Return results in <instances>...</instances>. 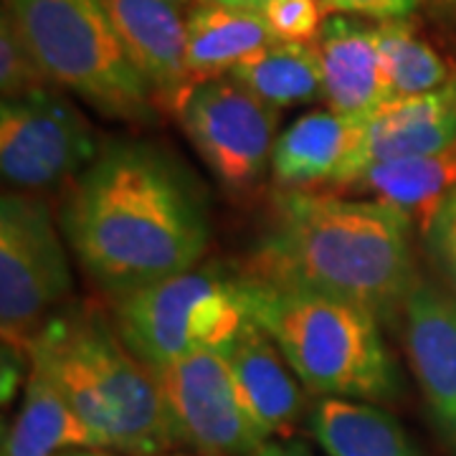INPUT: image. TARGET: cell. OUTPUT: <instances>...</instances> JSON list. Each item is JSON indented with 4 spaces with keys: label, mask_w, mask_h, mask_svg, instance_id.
<instances>
[{
    "label": "cell",
    "mask_w": 456,
    "mask_h": 456,
    "mask_svg": "<svg viewBox=\"0 0 456 456\" xmlns=\"http://www.w3.org/2000/svg\"><path fill=\"white\" fill-rule=\"evenodd\" d=\"M61 231L114 302L196 269L211 241L206 196L191 170L142 140L104 142L66 193Z\"/></svg>",
    "instance_id": "6da1fadb"
},
{
    "label": "cell",
    "mask_w": 456,
    "mask_h": 456,
    "mask_svg": "<svg viewBox=\"0 0 456 456\" xmlns=\"http://www.w3.org/2000/svg\"><path fill=\"white\" fill-rule=\"evenodd\" d=\"M411 226L408 213L370 198L281 188L244 274L340 297L395 327L419 284Z\"/></svg>",
    "instance_id": "7a4b0ae2"
},
{
    "label": "cell",
    "mask_w": 456,
    "mask_h": 456,
    "mask_svg": "<svg viewBox=\"0 0 456 456\" xmlns=\"http://www.w3.org/2000/svg\"><path fill=\"white\" fill-rule=\"evenodd\" d=\"M92 431L97 449L167 456L178 446L155 370L99 307H64L28 347Z\"/></svg>",
    "instance_id": "3957f363"
},
{
    "label": "cell",
    "mask_w": 456,
    "mask_h": 456,
    "mask_svg": "<svg viewBox=\"0 0 456 456\" xmlns=\"http://www.w3.org/2000/svg\"><path fill=\"white\" fill-rule=\"evenodd\" d=\"M246 314L277 342L299 383L317 398L386 403L401 378L380 322L340 297L239 274Z\"/></svg>",
    "instance_id": "277c9868"
},
{
    "label": "cell",
    "mask_w": 456,
    "mask_h": 456,
    "mask_svg": "<svg viewBox=\"0 0 456 456\" xmlns=\"http://www.w3.org/2000/svg\"><path fill=\"white\" fill-rule=\"evenodd\" d=\"M46 77L107 119L152 125L160 104L114 31L104 0H3Z\"/></svg>",
    "instance_id": "5b68a950"
},
{
    "label": "cell",
    "mask_w": 456,
    "mask_h": 456,
    "mask_svg": "<svg viewBox=\"0 0 456 456\" xmlns=\"http://www.w3.org/2000/svg\"><path fill=\"white\" fill-rule=\"evenodd\" d=\"M246 317L236 277L198 266L127 294L114 307L119 335L152 370L196 350L224 347Z\"/></svg>",
    "instance_id": "8992f818"
},
{
    "label": "cell",
    "mask_w": 456,
    "mask_h": 456,
    "mask_svg": "<svg viewBox=\"0 0 456 456\" xmlns=\"http://www.w3.org/2000/svg\"><path fill=\"white\" fill-rule=\"evenodd\" d=\"M74 289L71 266L49 206L28 193L0 200V330L3 345L28 355L31 342Z\"/></svg>",
    "instance_id": "52a82bcc"
},
{
    "label": "cell",
    "mask_w": 456,
    "mask_h": 456,
    "mask_svg": "<svg viewBox=\"0 0 456 456\" xmlns=\"http://www.w3.org/2000/svg\"><path fill=\"white\" fill-rule=\"evenodd\" d=\"M200 160L228 191L254 188L279 140L277 107L266 104L231 74L191 79L170 104Z\"/></svg>",
    "instance_id": "ba28073f"
},
{
    "label": "cell",
    "mask_w": 456,
    "mask_h": 456,
    "mask_svg": "<svg viewBox=\"0 0 456 456\" xmlns=\"http://www.w3.org/2000/svg\"><path fill=\"white\" fill-rule=\"evenodd\" d=\"M102 147L94 125L56 84L0 104V173L18 193L77 180Z\"/></svg>",
    "instance_id": "9c48e42d"
},
{
    "label": "cell",
    "mask_w": 456,
    "mask_h": 456,
    "mask_svg": "<svg viewBox=\"0 0 456 456\" xmlns=\"http://www.w3.org/2000/svg\"><path fill=\"white\" fill-rule=\"evenodd\" d=\"M155 375L178 446L200 456H254L269 441L241 403L221 347L196 350Z\"/></svg>",
    "instance_id": "30bf717a"
},
{
    "label": "cell",
    "mask_w": 456,
    "mask_h": 456,
    "mask_svg": "<svg viewBox=\"0 0 456 456\" xmlns=\"http://www.w3.org/2000/svg\"><path fill=\"white\" fill-rule=\"evenodd\" d=\"M456 142V77L419 97L393 99L378 107L338 180L322 191L340 193L378 163L434 155Z\"/></svg>",
    "instance_id": "8fae6325"
},
{
    "label": "cell",
    "mask_w": 456,
    "mask_h": 456,
    "mask_svg": "<svg viewBox=\"0 0 456 456\" xmlns=\"http://www.w3.org/2000/svg\"><path fill=\"white\" fill-rule=\"evenodd\" d=\"M401 330L431 421L456 454V297L419 279L408 294Z\"/></svg>",
    "instance_id": "7c38bea8"
},
{
    "label": "cell",
    "mask_w": 456,
    "mask_h": 456,
    "mask_svg": "<svg viewBox=\"0 0 456 456\" xmlns=\"http://www.w3.org/2000/svg\"><path fill=\"white\" fill-rule=\"evenodd\" d=\"M241 403L266 439H289L305 416H310L307 388L277 342L251 317L224 347Z\"/></svg>",
    "instance_id": "4fadbf2b"
},
{
    "label": "cell",
    "mask_w": 456,
    "mask_h": 456,
    "mask_svg": "<svg viewBox=\"0 0 456 456\" xmlns=\"http://www.w3.org/2000/svg\"><path fill=\"white\" fill-rule=\"evenodd\" d=\"M114 31L158 104L170 110L191 84L185 64L188 16L196 0H104Z\"/></svg>",
    "instance_id": "5bb4252c"
},
{
    "label": "cell",
    "mask_w": 456,
    "mask_h": 456,
    "mask_svg": "<svg viewBox=\"0 0 456 456\" xmlns=\"http://www.w3.org/2000/svg\"><path fill=\"white\" fill-rule=\"evenodd\" d=\"M314 49L322 64L327 110L368 119L388 102V79L375 23L353 16H327L314 38Z\"/></svg>",
    "instance_id": "9a60e30c"
},
{
    "label": "cell",
    "mask_w": 456,
    "mask_h": 456,
    "mask_svg": "<svg viewBox=\"0 0 456 456\" xmlns=\"http://www.w3.org/2000/svg\"><path fill=\"white\" fill-rule=\"evenodd\" d=\"M365 119L317 110L299 117L279 134L272 175L284 191H317L332 185L353 155Z\"/></svg>",
    "instance_id": "2e32d148"
},
{
    "label": "cell",
    "mask_w": 456,
    "mask_h": 456,
    "mask_svg": "<svg viewBox=\"0 0 456 456\" xmlns=\"http://www.w3.org/2000/svg\"><path fill=\"white\" fill-rule=\"evenodd\" d=\"M69 449H97V441L49 370L31 362L23 401L3 439V456H59Z\"/></svg>",
    "instance_id": "e0dca14e"
},
{
    "label": "cell",
    "mask_w": 456,
    "mask_h": 456,
    "mask_svg": "<svg viewBox=\"0 0 456 456\" xmlns=\"http://www.w3.org/2000/svg\"><path fill=\"white\" fill-rule=\"evenodd\" d=\"M307 426L330 456H424L401 421L378 403L320 398Z\"/></svg>",
    "instance_id": "ac0fdd59"
},
{
    "label": "cell",
    "mask_w": 456,
    "mask_h": 456,
    "mask_svg": "<svg viewBox=\"0 0 456 456\" xmlns=\"http://www.w3.org/2000/svg\"><path fill=\"white\" fill-rule=\"evenodd\" d=\"M274 33L256 11L196 0L188 16L185 64L191 79L228 74L251 53L274 44Z\"/></svg>",
    "instance_id": "d6986e66"
},
{
    "label": "cell",
    "mask_w": 456,
    "mask_h": 456,
    "mask_svg": "<svg viewBox=\"0 0 456 456\" xmlns=\"http://www.w3.org/2000/svg\"><path fill=\"white\" fill-rule=\"evenodd\" d=\"M454 188L456 142L434 155L373 165L345 191L362 193L370 200L408 213L413 221H421V228H424L428 216L436 211V206Z\"/></svg>",
    "instance_id": "ffe728a7"
},
{
    "label": "cell",
    "mask_w": 456,
    "mask_h": 456,
    "mask_svg": "<svg viewBox=\"0 0 456 456\" xmlns=\"http://www.w3.org/2000/svg\"><path fill=\"white\" fill-rule=\"evenodd\" d=\"M228 74L277 110L325 99L322 64L314 44L274 41L233 66Z\"/></svg>",
    "instance_id": "44dd1931"
},
{
    "label": "cell",
    "mask_w": 456,
    "mask_h": 456,
    "mask_svg": "<svg viewBox=\"0 0 456 456\" xmlns=\"http://www.w3.org/2000/svg\"><path fill=\"white\" fill-rule=\"evenodd\" d=\"M375 28L388 79V102L434 92L456 77L439 51L416 33L411 18L375 23Z\"/></svg>",
    "instance_id": "7402d4cb"
},
{
    "label": "cell",
    "mask_w": 456,
    "mask_h": 456,
    "mask_svg": "<svg viewBox=\"0 0 456 456\" xmlns=\"http://www.w3.org/2000/svg\"><path fill=\"white\" fill-rule=\"evenodd\" d=\"M41 61L36 59L23 33L18 31L13 16L3 8L0 16V92L3 99L31 94L36 89L51 86Z\"/></svg>",
    "instance_id": "603a6c76"
},
{
    "label": "cell",
    "mask_w": 456,
    "mask_h": 456,
    "mask_svg": "<svg viewBox=\"0 0 456 456\" xmlns=\"http://www.w3.org/2000/svg\"><path fill=\"white\" fill-rule=\"evenodd\" d=\"M261 16L277 41L314 44L325 23L322 0H272Z\"/></svg>",
    "instance_id": "cb8c5ba5"
},
{
    "label": "cell",
    "mask_w": 456,
    "mask_h": 456,
    "mask_svg": "<svg viewBox=\"0 0 456 456\" xmlns=\"http://www.w3.org/2000/svg\"><path fill=\"white\" fill-rule=\"evenodd\" d=\"M424 241L444 277L456 287V188L424 224Z\"/></svg>",
    "instance_id": "d4e9b609"
},
{
    "label": "cell",
    "mask_w": 456,
    "mask_h": 456,
    "mask_svg": "<svg viewBox=\"0 0 456 456\" xmlns=\"http://www.w3.org/2000/svg\"><path fill=\"white\" fill-rule=\"evenodd\" d=\"M421 0H322L325 16H353L370 23L408 20Z\"/></svg>",
    "instance_id": "484cf974"
},
{
    "label": "cell",
    "mask_w": 456,
    "mask_h": 456,
    "mask_svg": "<svg viewBox=\"0 0 456 456\" xmlns=\"http://www.w3.org/2000/svg\"><path fill=\"white\" fill-rule=\"evenodd\" d=\"M254 456H312V452L302 441L269 439Z\"/></svg>",
    "instance_id": "4316f807"
},
{
    "label": "cell",
    "mask_w": 456,
    "mask_h": 456,
    "mask_svg": "<svg viewBox=\"0 0 456 456\" xmlns=\"http://www.w3.org/2000/svg\"><path fill=\"white\" fill-rule=\"evenodd\" d=\"M200 3H218V5H228V8H241V11L261 13L272 0H200Z\"/></svg>",
    "instance_id": "83f0119b"
},
{
    "label": "cell",
    "mask_w": 456,
    "mask_h": 456,
    "mask_svg": "<svg viewBox=\"0 0 456 456\" xmlns=\"http://www.w3.org/2000/svg\"><path fill=\"white\" fill-rule=\"evenodd\" d=\"M421 5H428L436 16L456 18V0H421Z\"/></svg>",
    "instance_id": "f1b7e54d"
},
{
    "label": "cell",
    "mask_w": 456,
    "mask_h": 456,
    "mask_svg": "<svg viewBox=\"0 0 456 456\" xmlns=\"http://www.w3.org/2000/svg\"><path fill=\"white\" fill-rule=\"evenodd\" d=\"M59 456H125V454H110L104 449H69V452H61Z\"/></svg>",
    "instance_id": "f546056e"
},
{
    "label": "cell",
    "mask_w": 456,
    "mask_h": 456,
    "mask_svg": "<svg viewBox=\"0 0 456 456\" xmlns=\"http://www.w3.org/2000/svg\"><path fill=\"white\" fill-rule=\"evenodd\" d=\"M173 456H185V454H173Z\"/></svg>",
    "instance_id": "4dcf8cb0"
}]
</instances>
